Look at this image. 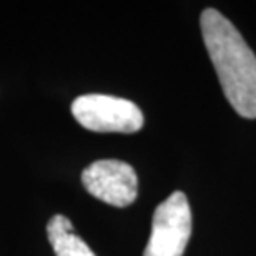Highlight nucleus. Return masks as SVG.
I'll use <instances>...</instances> for the list:
<instances>
[{
    "mask_svg": "<svg viewBox=\"0 0 256 256\" xmlns=\"http://www.w3.org/2000/svg\"><path fill=\"white\" fill-rule=\"evenodd\" d=\"M200 25L230 105L244 118H256V55L253 50L238 28L218 10H203Z\"/></svg>",
    "mask_w": 256,
    "mask_h": 256,
    "instance_id": "nucleus-1",
    "label": "nucleus"
},
{
    "mask_svg": "<svg viewBox=\"0 0 256 256\" xmlns=\"http://www.w3.org/2000/svg\"><path fill=\"white\" fill-rule=\"evenodd\" d=\"M82 183L92 196L112 206L125 208L136 200V173L125 162L98 160L82 173Z\"/></svg>",
    "mask_w": 256,
    "mask_h": 256,
    "instance_id": "nucleus-4",
    "label": "nucleus"
},
{
    "mask_svg": "<svg viewBox=\"0 0 256 256\" xmlns=\"http://www.w3.org/2000/svg\"><path fill=\"white\" fill-rule=\"evenodd\" d=\"M47 234L57 256H95L88 244L75 233L70 220L64 214H55L50 218Z\"/></svg>",
    "mask_w": 256,
    "mask_h": 256,
    "instance_id": "nucleus-5",
    "label": "nucleus"
},
{
    "mask_svg": "<svg viewBox=\"0 0 256 256\" xmlns=\"http://www.w3.org/2000/svg\"><path fill=\"white\" fill-rule=\"evenodd\" d=\"M72 115L86 130L100 133H135L143 126V114L138 105L112 95H82L72 104Z\"/></svg>",
    "mask_w": 256,
    "mask_h": 256,
    "instance_id": "nucleus-2",
    "label": "nucleus"
},
{
    "mask_svg": "<svg viewBox=\"0 0 256 256\" xmlns=\"http://www.w3.org/2000/svg\"><path fill=\"white\" fill-rule=\"evenodd\" d=\"M192 236V210L185 193L175 192L153 213L143 256H183Z\"/></svg>",
    "mask_w": 256,
    "mask_h": 256,
    "instance_id": "nucleus-3",
    "label": "nucleus"
}]
</instances>
